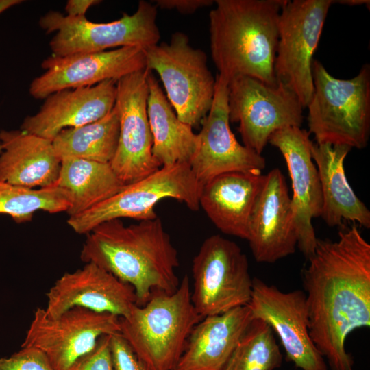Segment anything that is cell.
Returning a JSON list of instances; mask_svg holds the SVG:
<instances>
[{
    "instance_id": "obj_29",
    "label": "cell",
    "mask_w": 370,
    "mask_h": 370,
    "mask_svg": "<svg viewBox=\"0 0 370 370\" xmlns=\"http://www.w3.org/2000/svg\"><path fill=\"white\" fill-rule=\"evenodd\" d=\"M70 205L67 191L56 184L34 189L0 182V214L10 215L18 223L31 221L37 210L66 212Z\"/></svg>"
},
{
    "instance_id": "obj_36",
    "label": "cell",
    "mask_w": 370,
    "mask_h": 370,
    "mask_svg": "<svg viewBox=\"0 0 370 370\" xmlns=\"http://www.w3.org/2000/svg\"><path fill=\"white\" fill-rule=\"evenodd\" d=\"M369 1L367 0H338V1H334V3H337L339 4H343L347 5L349 6H354V5H369Z\"/></svg>"
},
{
    "instance_id": "obj_31",
    "label": "cell",
    "mask_w": 370,
    "mask_h": 370,
    "mask_svg": "<svg viewBox=\"0 0 370 370\" xmlns=\"http://www.w3.org/2000/svg\"><path fill=\"white\" fill-rule=\"evenodd\" d=\"M0 370H54L40 351L21 347L10 357L0 358Z\"/></svg>"
},
{
    "instance_id": "obj_2",
    "label": "cell",
    "mask_w": 370,
    "mask_h": 370,
    "mask_svg": "<svg viewBox=\"0 0 370 370\" xmlns=\"http://www.w3.org/2000/svg\"><path fill=\"white\" fill-rule=\"evenodd\" d=\"M80 258L132 286L138 306L155 291L173 293L180 283L177 251L158 217L130 225L119 219L99 224L86 234Z\"/></svg>"
},
{
    "instance_id": "obj_27",
    "label": "cell",
    "mask_w": 370,
    "mask_h": 370,
    "mask_svg": "<svg viewBox=\"0 0 370 370\" xmlns=\"http://www.w3.org/2000/svg\"><path fill=\"white\" fill-rule=\"evenodd\" d=\"M119 138V120L116 108L101 119L62 130L52 140L55 153L62 160L78 158L110 164Z\"/></svg>"
},
{
    "instance_id": "obj_19",
    "label": "cell",
    "mask_w": 370,
    "mask_h": 370,
    "mask_svg": "<svg viewBox=\"0 0 370 370\" xmlns=\"http://www.w3.org/2000/svg\"><path fill=\"white\" fill-rule=\"evenodd\" d=\"M47 298L44 309L52 318L75 307L123 318L137 304L132 286L92 262L62 275L49 289Z\"/></svg>"
},
{
    "instance_id": "obj_11",
    "label": "cell",
    "mask_w": 370,
    "mask_h": 370,
    "mask_svg": "<svg viewBox=\"0 0 370 370\" xmlns=\"http://www.w3.org/2000/svg\"><path fill=\"white\" fill-rule=\"evenodd\" d=\"M230 123L239 124L243 145L262 154L272 134L288 127H301L303 107L296 95L281 83L268 85L247 76L228 82Z\"/></svg>"
},
{
    "instance_id": "obj_33",
    "label": "cell",
    "mask_w": 370,
    "mask_h": 370,
    "mask_svg": "<svg viewBox=\"0 0 370 370\" xmlns=\"http://www.w3.org/2000/svg\"><path fill=\"white\" fill-rule=\"evenodd\" d=\"M153 2L157 8L175 10L184 14H193L200 8L214 3L212 0H156Z\"/></svg>"
},
{
    "instance_id": "obj_7",
    "label": "cell",
    "mask_w": 370,
    "mask_h": 370,
    "mask_svg": "<svg viewBox=\"0 0 370 370\" xmlns=\"http://www.w3.org/2000/svg\"><path fill=\"white\" fill-rule=\"evenodd\" d=\"M145 53L147 69L159 75L178 119L192 127L201 125L212 106L216 84L205 52L177 32L169 43L150 47Z\"/></svg>"
},
{
    "instance_id": "obj_24",
    "label": "cell",
    "mask_w": 370,
    "mask_h": 370,
    "mask_svg": "<svg viewBox=\"0 0 370 370\" xmlns=\"http://www.w3.org/2000/svg\"><path fill=\"white\" fill-rule=\"evenodd\" d=\"M352 149L346 145L312 143L311 155L317 166L322 193L321 217L330 227L343 222L370 228V211L347 181L344 161Z\"/></svg>"
},
{
    "instance_id": "obj_3",
    "label": "cell",
    "mask_w": 370,
    "mask_h": 370,
    "mask_svg": "<svg viewBox=\"0 0 370 370\" xmlns=\"http://www.w3.org/2000/svg\"><path fill=\"white\" fill-rule=\"evenodd\" d=\"M286 0H217L209 13L210 53L219 75L228 82L256 78L278 82L274 62L278 21Z\"/></svg>"
},
{
    "instance_id": "obj_34",
    "label": "cell",
    "mask_w": 370,
    "mask_h": 370,
    "mask_svg": "<svg viewBox=\"0 0 370 370\" xmlns=\"http://www.w3.org/2000/svg\"><path fill=\"white\" fill-rule=\"evenodd\" d=\"M101 2L99 0H69L65 5L66 16L70 17L86 16L88 10Z\"/></svg>"
},
{
    "instance_id": "obj_32",
    "label": "cell",
    "mask_w": 370,
    "mask_h": 370,
    "mask_svg": "<svg viewBox=\"0 0 370 370\" xmlns=\"http://www.w3.org/2000/svg\"><path fill=\"white\" fill-rule=\"evenodd\" d=\"M71 370H114L110 335L100 337L94 349L79 360Z\"/></svg>"
},
{
    "instance_id": "obj_28",
    "label": "cell",
    "mask_w": 370,
    "mask_h": 370,
    "mask_svg": "<svg viewBox=\"0 0 370 370\" xmlns=\"http://www.w3.org/2000/svg\"><path fill=\"white\" fill-rule=\"evenodd\" d=\"M271 328L254 318L223 370H274L280 367L282 354Z\"/></svg>"
},
{
    "instance_id": "obj_35",
    "label": "cell",
    "mask_w": 370,
    "mask_h": 370,
    "mask_svg": "<svg viewBox=\"0 0 370 370\" xmlns=\"http://www.w3.org/2000/svg\"><path fill=\"white\" fill-rule=\"evenodd\" d=\"M21 2H23L21 0H0V14Z\"/></svg>"
},
{
    "instance_id": "obj_21",
    "label": "cell",
    "mask_w": 370,
    "mask_h": 370,
    "mask_svg": "<svg viewBox=\"0 0 370 370\" xmlns=\"http://www.w3.org/2000/svg\"><path fill=\"white\" fill-rule=\"evenodd\" d=\"M264 180L260 172L219 175L202 186L199 207L221 232L247 240L249 218Z\"/></svg>"
},
{
    "instance_id": "obj_8",
    "label": "cell",
    "mask_w": 370,
    "mask_h": 370,
    "mask_svg": "<svg viewBox=\"0 0 370 370\" xmlns=\"http://www.w3.org/2000/svg\"><path fill=\"white\" fill-rule=\"evenodd\" d=\"M201 187L188 164L163 166L145 178L125 185L90 210L69 217L67 223L76 233L87 234L99 224L112 219H154L158 217L155 206L166 198L177 199L190 210L197 211Z\"/></svg>"
},
{
    "instance_id": "obj_25",
    "label": "cell",
    "mask_w": 370,
    "mask_h": 370,
    "mask_svg": "<svg viewBox=\"0 0 370 370\" xmlns=\"http://www.w3.org/2000/svg\"><path fill=\"white\" fill-rule=\"evenodd\" d=\"M147 115L153 138L152 154L161 166L189 164L197 145V134L181 121L149 71Z\"/></svg>"
},
{
    "instance_id": "obj_14",
    "label": "cell",
    "mask_w": 370,
    "mask_h": 370,
    "mask_svg": "<svg viewBox=\"0 0 370 370\" xmlns=\"http://www.w3.org/2000/svg\"><path fill=\"white\" fill-rule=\"evenodd\" d=\"M253 317L265 321L278 336L286 359L301 370H328L309 333L305 292H283L273 284L253 279L248 304Z\"/></svg>"
},
{
    "instance_id": "obj_18",
    "label": "cell",
    "mask_w": 370,
    "mask_h": 370,
    "mask_svg": "<svg viewBox=\"0 0 370 370\" xmlns=\"http://www.w3.org/2000/svg\"><path fill=\"white\" fill-rule=\"evenodd\" d=\"M247 241L258 262L274 263L295 251L297 238L291 197L278 168L264 175L249 218Z\"/></svg>"
},
{
    "instance_id": "obj_16",
    "label": "cell",
    "mask_w": 370,
    "mask_h": 370,
    "mask_svg": "<svg viewBox=\"0 0 370 370\" xmlns=\"http://www.w3.org/2000/svg\"><path fill=\"white\" fill-rule=\"evenodd\" d=\"M45 72L30 84L29 94L45 99L57 91L92 86L106 80L119 79L147 68L145 50L123 47L113 50L45 58Z\"/></svg>"
},
{
    "instance_id": "obj_12",
    "label": "cell",
    "mask_w": 370,
    "mask_h": 370,
    "mask_svg": "<svg viewBox=\"0 0 370 370\" xmlns=\"http://www.w3.org/2000/svg\"><path fill=\"white\" fill-rule=\"evenodd\" d=\"M120 330L119 317L112 314L75 307L52 318L38 308L21 347L42 352L54 370H71L100 337Z\"/></svg>"
},
{
    "instance_id": "obj_23",
    "label": "cell",
    "mask_w": 370,
    "mask_h": 370,
    "mask_svg": "<svg viewBox=\"0 0 370 370\" xmlns=\"http://www.w3.org/2000/svg\"><path fill=\"white\" fill-rule=\"evenodd\" d=\"M0 182L33 188L55 185L61 160L52 141L21 129L0 130Z\"/></svg>"
},
{
    "instance_id": "obj_22",
    "label": "cell",
    "mask_w": 370,
    "mask_h": 370,
    "mask_svg": "<svg viewBox=\"0 0 370 370\" xmlns=\"http://www.w3.org/2000/svg\"><path fill=\"white\" fill-rule=\"evenodd\" d=\"M253 319L248 305L202 318L174 370H223Z\"/></svg>"
},
{
    "instance_id": "obj_30",
    "label": "cell",
    "mask_w": 370,
    "mask_h": 370,
    "mask_svg": "<svg viewBox=\"0 0 370 370\" xmlns=\"http://www.w3.org/2000/svg\"><path fill=\"white\" fill-rule=\"evenodd\" d=\"M110 348L114 370H149L121 333L110 335Z\"/></svg>"
},
{
    "instance_id": "obj_20",
    "label": "cell",
    "mask_w": 370,
    "mask_h": 370,
    "mask_svg": "<svg viewBox=\"0 0 370 370\" xmlns=\"http://www.w3.org/2000/svg\"><path fill=\"white\" fill-rule=\"evenodd\" d=\"M116 81L92 86L64 89L47 97L39 111L25 118L21 130L51 141L63 130L99 120L112 110Z\"/></svg>"
},
{
    "instance_id": "obj_10",
    "label": "cell",
    "mask_w": 370,
    "mask_h": 370,
    "mask_svg": "<svg viewBox=\"0 0 370 370\" xmlns=\"http://www.w3.org/2000/svg\"><path fill=\"white\" fill-rule=\"evenodd\" d=\"M333 3L332 0H286L280 14L275 75L304 109L314 90L313 55Z\"/></svg>"
},
{
    "instance_id": "obj_26",
    "label": "cell",
    "mask_w": 370,
    "mask_h": 370,
    "mask_svg": "<svg viewBox=\"0 0 370 370\" xmlns=\"http://www.w3.org/2000/svg\"><path fill=\"white\" fill-rule=\"evenodd\" d=\"M56 185L67 191L71 205L69 217L79 214L103 202L125 186L110 164L78 158L61 160Z\"/></svg>"
},
{
    "instance_id": "obj_4",
    "label": "cell",
    "mask_w": 370,
    "mask_h": 370,
    "mask_svg": "<svg viewBox=\"0 0 370 370\" xmlns=\"http://www.w3.org/2000/svg\"><path fill=\"white\" fill-rule=\"evenodd\" d=\"M185 275L173 293L155 291L143 306L120 319V333L149 370H174L188 338L202 317L190 299Z\"/></svg>"
},
{
    "instance_id": "obj_6",
    "label": "cell",
    "mask_w": 370,
    "mask_h": 370,
    "mask_svg": "<svg viewBox=\"0 0 370 370\" xmlns=\"http://www.w3.org/2000/svg\"><path fill=\"white\" fill-rule=\"evenodd\" d=\"M156 18L155 4L142 0L134 14L124 13L111 22L95 23L86 16L70 17L50 11L40 18L39 25L47 34L56 32L49 46L53 56L62 57L112 47H136L145 50L159 43Z\"/></svg>"
},
{
    "instance_id": "obj_9",
    "label": "cell",
    "mask_w": 370,
    "mask_h": 370,
    "mask_svg": "<svg viewBox=\"0 0 370 370\" xmlns=\"http://www.w3.org/2000/svg\"><path fill=\"white\" fill-rule=\"evenodd\" d=\"M191 302L202 318L247 306L253 279L241 248L219 234L204 240L192 265Z\"/></svg>"
},
{
    "instance_id": "obj_1",
    "label": "cell",
    "mask_w": 370,
    "mask_h": 370,
    "mask_svg": "<svg viewBox=\"0 0 370 370\" xmlns=\"http://www.w3.org/2000/svg\"><path fill=\"white\" fill-rule=\"evenodd\" d=\"M339 228L336 241L317 238L302 280L311 339L330 370H353L345 341L370 325V244L355 224Z\"/></svg>"
},
{
    "instance_id": "obj_15",
    "label": "cell",
    "mask_w": 370,
    "mask_h": 370,
    "mask_svg": "<svg viewBox=\"0 0 370 370\" xmlns=\"http://www.w3.org/2000/svg\"><path fill=\"white\" fill-rule=\"evenodd\" d=\"M215 79L212 104L201 123L197 148L189 162L202 186L225 173H262L266 166L262 154L241 145L232 132L227 108L228 81L219 74Z\"/></svg>"
},
{
    "instance_id": "obj_5",
    "label": "cell",
    "mask_w": 370,
    "mask_h": 370,
    "mask_svg": "<svg viewBox=\"0 0 370 370\" xmlns=\"http://www.w3.org/2000/svg\"><path fill=\"white\" fill-rule=\"evenodd\" d=\"M312 70L314 90L306 108L315 143L365 147L370 135L369 64L349 79L333 77L317 60Z\"/></svg>"
},
{
    "instance_id": "obj_17",
    "label": "cell",
    "mask_w": 370,
    "mask_h": 370,
    "mask_svg": "<svg viewBox=\"0 0 370 370\" xmlns=\"http://www.w3.org/2000/svg\"><path fill=\"white\" fill-rule=\"evenodd\" d=\"M268 143L282 153L291 180V197L297 247L308 260L314 252L317 237L312 221L320 217L323 199L319 177L311 155L309 132L299 127L275 132Z\"/></svg>"
},
{
    "instance_id": "obj_13",
    "label": "cell",
    "mask_w": 370,
    "mask_h": 370,
    "mask_svg": "<svg viewBox=\"0 0 370 370\" xmlns=\"http://www.w3.org/2000/svg\"><path fill=\"white\" fill-rule=\"evenodd\" d=\"M149 73L145 68L116 82L114 107L119 120V138L110 164L124 185L143 179L161 167L152 154L147 115Z\"/></svg>"
},
{
    "instance_id": "obj_37",
    "label": "cell",
    "mask_w": 370,
    "mask_h": 370,
    "mask_svg": "<svg viewBox=\"0 0 370 370\" xmlns=\"http://www.w3.org/2000/svg\"><path fill=\"white\" fill-rule=\"evenodd\" d=\"M1 152V143H0V153Z\"/></svg>"
}]
</instances>
